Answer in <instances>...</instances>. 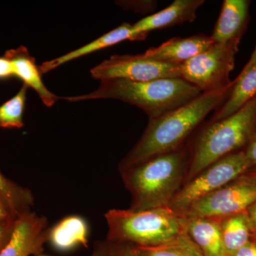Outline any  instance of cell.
<instances>
[{
	"label": "cell",
	"instance_id": "cell-1",
	"mask_svg": "<svg viewBox=\"0 0 256 256\" xmlns=\"http://www.w3.org/2000/svg\"><path fill=\"white\" fill-rule=\"evenodd\" d=\"M232 86L203 92L185 105L158 118L149 120L142 137L120 162L119 169L184 146L188 136L205 118L223 104Z\"/></svg>",
	"mask_w": 256,
	"mask_h": 256
},
{
	"label": "cell",
	"instance_id": "cell-2",
	"mask_svg": "<svg viewBox=\"0 0 256 256\" xmlns=\"http://www.w3.org/2000/svg\"><path fill=\"white\" fill-rule=\"evenodd\" d=\"M190 151L188 146L119 169L124 188L131 195L130 210L169 207L184 183Z\"/></svg>",
	"mask_w": 256,
	"mask_h": 256
},
{
	"label": "cell",
	"instance_id": "cell-3",
	"mask_svg": "<svg viewBox=\"0 0 256 256\" xmlns=\"http://www.w3.org/2000/svg\"><path fill=\"white\" fill-rule=\"evenodd\" d=\"M203 92L182 78L149 82L110 79L100 82L96 90L84 95L64 97L70 102L116 99L142 109L149 120L158 118L185 105Z\"/></svg>",
	"mask_w": 256,
	"mask_h": 256
},
{
	"label": "cell",
	"instance_id": "cell-4",
	"mask_svg": "<svg viewBox=\"0 0 256 256\" xmlns=\"http://www.w3.org/2000/svg\"><path fill=\"white\" fill-rule=\"evenodd\" d=\"M256 134V96L235 114L210 122L197 134L188 146L190 158L184 183L217 160L248 144Z\"/></svg>",
	"mask_w": 256,
	"mask_h": 256
},
{
	"label": "cell",
	"instance_id": "cell-5",
	"mask_svg": "<svg viewBox=\"0 0 256 256\" xmlns=\"http://www.w3.org/2000/svg\"><path fill=\"white\" fill-rule=\"evenodd\" d=\"M106 238L136 247H156L188 234L185 217L170 207L142 210L112 208L104 214Z\"/></svg>",
	"mask_w": 256,
	"mask_h": 256
},
{
	"label": "cell",
	"instance_id": "cell-6",
	"mask_svg": "<svg viewBox=\"0 0 256 256\" xmlns=\"http://www.w3.org/2000/svg\"><path fill=\"white\" fill-rule=\"evenodd\" d=\"M252 170L245 151L235 152L210 164L176 194L170 208L180 214L203 197L220 190L240 175Z\"/></svg>",
	"mask_w": 256,
	"mask_h": 256
},
{
	"label": "cell",
	"instance_id": "cell-7",
	"mask_svg": "<svg viewBox=\"0 0 256 256\" xmlns=\"http://www.w3.org/2000/svg\"><path fill=\"white\" fill-rule=\"evenodd\" d=\"M239 43L214 44L181 64V78L202 92H217L232 86L234 82H230L229 76L234 68Z\"/></svg>",
	"mask_w": 256,
	"mask_h": 256
},
{
	"label": "cell",
	"instance_id": "cell-8",
	"mask_svg": "<svg viewBox=\"0 0 256 256\" xmlns=\"http://www.w3.org/2000/svg\"><path fill=\"white\" fill-rule=\"evenodd\" d=\"M256 202V169L198 200L181 215L223 218L246 212Z\"/></svg>",
	"mask_w": 256,
	"mask_h": 256
},
{
	"label": "cell",
	"instance_id": "cell-9",
	"mask_svg": "<svg viewBox=\"0 0 256 256\" xmlns=\"http://www.w3.org/2000/svg\"><path fill=\"white\" fill-rule=\"evenodd\" d=\"M181 65L162 63L152 60L144 54L114 55L90 70L94 78L100 82L124 79L149 82L160 78H181Z\"/></svg>",
	"mask_w": 256,
	"mask_h": 256
},
{
	"label": "cell",
	"instance_id": "cell-10",
	"mask_svg": "<svg viewBox=\"0 0 256 256\" xmlns=\"http://www.w3.org/2000/svg\"><path fill=\"white\" fill-rule=\"evenodd\" d=\"M50 226L44 216L28 212L16 220L10 242L0 256H40L48 242Z\"/></svg>",
	"mask_w": 256,
	"mask_h": 256
},
{
	"label": "cell",
	"instance_id": "cell-11",
	"mask_svg": "<svg viewBox=\"0 0 256 256\" xmlns=\"http://www.w3.org/2000/svg\"><path fill=\"white\" fill-rule=\"evenodd\" d=\"M210 36L204 34L180 38L175 37L158 47L149 48L144 54L152 60L181 65L214 44Z\"/></svg>",
	"mask_w": 256,
	"mask_h": 256
},
{
	"label": "cell",
	"instance_id": "cell-12",
	"mask_svg": "<svg viewBox=\"0 0 256 256\" xmlns=\"http://www.w3.org/2000/svg\"><path fill=\"white\" fill-rule=\"evenodd\" d=\"M204 2V0H175L168 8L132 24L133 28L140 34L148 35L152 30L192 22L196 20L197 10Z\"/></svg>",
	"mask_w": 256,
	"mask_h": 256
},
{
	"label": "cell",
	"instance_id": "cell-13",
	"mask_svg": "<svg viewBox=\"0 0 256 256\" xmlns=\"http://www.w3.org/2000/svg\"><path fill=\"white\" fill-rule=\"evenodd\" d=\"M247 0H224L210 38L217 44L240 42L248 18Z\"/></svg>",
	"mask_w": 256,
	"mask_h": 256
},
{
	"label": "cell",
	"instance_id": "cell-14",
	"mask_svg": "<svg viewBox=\"0 0 256 256\" xmlns=\"http://www.w3.org/2000/svg\"><path fill=\"white\" fill-rule=\"evenodd\" d=\"M148 35L140 34L134 31L132 24L124 23L118 28L111 30L105 34L96 38L90 43L84 45L77 50H72L62 56L44 62L40 66L41 74H46L54 69L58 68L66 63L94 53L98 50H104L108 47L114 46L126 40H144Z\"/></svg>",
	"mask_w": 256,
	"mask_h": 256
},
{
	"label": "cell",
	"instance_id": "cell-15",
	"mask_svg": "<svg viewBox=\"0 0 256 256\" xmlns=\"http://www.w3.org/2000/svg\"><path fill=\"white\" fill-rule=\"evenodd\" d=\"M4 56L13 64L14 76L21 79L26 86L34 89L47 107L54 105L58 98L45 86L40 67L37 66L34 58L30 54L26 47L21 46L6 50Z\"/></svg>",
	"mask_w": 256,
	"mask_h": 256
},
{
	"label": "cell",
	"instance_id": "cell-16",
	"mask_svg": "<svg viewBox=\"0 0 256 256\" xmlns=\"http://www.w3.org/2000/svg\"><path fill=\"white\" fill-rule=\"evenodd\" d=\"M184 217L186 232L204 256H228L222 239L220 218Z\"/></svg>",
	"mask_w": 256,
	"mask_h": 256
},
{
	"label": "cell",
	"instance_id": "cell-17",
	"mask_svg": "<svg viewBox=\"0 0 256 256\" xmlns=\"http://www.w3.org/2000/svg\"><path fill=\"white\" fill-rule=\"evenodd\" d=\"M89 226L78 215H70L50 227L48 242L60 252H68L78 246H88Z\"/></svg>",
	"mask_w": 256,
	"mask_h": 256
},
{
	"label": "cell",
	"instance_id": "cell-18",
	"mask_svg": "<svg viewBox=\"0 0 256 256\" xmlns=\"http://www.w3.org/2000/svg\"><path fill=\"white\" fill-rule=\"evenodd\" d=\"M256 96V66L239 74L226 100L217 108L210 122L220 120L235 114Z\"/></svg>",
	"mask_w": 256,
	"mask_h": 256
},
{
	"label": "cell",
	"instance_id": "cell-19",
	"mask_svg": "<svg viewBox=\"0 0 256 256\" xmlns=\"http://www.w3.org/2000/svg\"><path fill=\"white\" fill-rule=\"evenodd\" d=\"M220 230L226 252L230 256L252 239L247 210L220 218Z\"/></svg>",
	"mask_w": 256,
	"mask_h": 256
},
{
	"label": "cell",
	"instance_id": "cell-20",
	"mask_svg": "<svg viewBox=\"0 0 256 256\" xmlns=\"http://www.w3.org/2000/svg\"><path fill=\"white\" fill-rule=\"evenodd\" d=\"M0 195L16 217L31 212L34 196L31 190L6 178L0 171Z\"/></svg>",
	"mask_w": 256,
	"mask_h": 256
},
{
	"label": "cell",
	"instance_id": "cell-21",
	"mask_svg": "<svg viewBox=\"0 0 256 256\" xmlns=\"http://www.w3.org/2000/svg\"><path fill=\"white\" fill-rule=\"evenodd\" d=\"M140 256H204L188 234L156 247H136Z\"/></svg>",
	"mask_w": 256,
	"mask_h": 256
},
{
	"label": "cell",
	"instance_id": "cell-22",
	"mask_svg": "<svg viewBox=\"0 0 256 256\" xmlns=\"http://www.w3.org/2000/svg\"><path fill=\"white\" fill-rule=\"evenodd\" d=\"M28 87L23 84L18 94L0 106V127L22 128Z\"/></svg>",
	"mask_w": 256,
	"mask_h": 256
},
{
	"label": "cell",
	"instance_id": "cell-23",
	"mask_svg": "<svg viewBox=\"0 0 256 256\" xmlns=\"http://www.w3.org/2000/svg\"><path fill=\"white\" fill-rule=\"evenodd\" d=\"M90 256H140V254L134 246L106 238L95 242Z\"/></svg>",
	"mask_w": 256,
	"mask_h": 256
},
{
	"label": "cell",
	"instance_id": "cell-24",
	"mask_svg": "<svg viewBox=\"0 0 256 256\" xmlns=\"http://www.w3.org/2000/svg\"><path fill=\"white\" fill-rule=\"evenodd\" d=\"M18 218L0 220V252L11 238Z\"/></svg>",
	"mask_w": 256,
	"mask_h": 256
},
{
	"label": "cell",
	"instance_id": "cell-25",
	"mask_svg": "<svg viewBox=\"0 0 256 256\" xmlns=\"http://www.w3.org/2000/svg\"><path fill=\"white\" fill-rule=\"evenodd\" d=\"M14 76V67L11 60L3 56L0 57V80Z\"/></svg>",
	"mask_w": 256,
	"mask_h": 256
},
{
	"label": "cell",
	"instance_id": "cell-26",
	"mask_svg": "<svg viewBox=\"0 0 256 256\" xmlns=\"http://www.w3.org/2000/svg\"><path fill=\"white\" fill-rule=\"evenodd\" d=\"M230 256H256V242L250 240Z\"/></svg>",
	"mask_w": 256,
	"mask_h": 256
},
{
	"label": "cell",
	"instance_id": "cell-27",
	"mask_svg": "<svg viewBox=\"0 0 256 256\" xmlns=\"http://www.w3.org/2000/svg\"><path fill=\"white\" fill-rule=\"evenodd\" d=\"M244 151L252 164V169H256V134L252 138L250 142L247 144L246 149Z\"/></svg>",
	"mask_w": 256,
	"mask_h": 256
},
{
	"label": "cell",
	"instance_id": "cell-28",
	"mask_svg": "<svg viewBox=\"0 0 256 256\" xmlns=\"http://www.w3.org/2000/svg\"><path fill=\"white\" fill-rule=\"evenodd\" d=\"M4 198L0 195V220H10L18 218Z\"/></svg>",
	"mask_w": 256,
	"mask_h": 256
},
{
	"label": "cell",
	"instance_id": "cell-29",
	"mask_svg": "<svg viewBox=\"0 0 256 256\" xmlns=\"http://www.w3.org/2000/svg\"><path fill=\"white\" fill-rule=\"evenodd\" d=\"M247 214L252 226V238H254L256 236V202L248 208Z\"/></svg>",
	"mask_w": 256,
	"mask_h": 256
},
{
	"label": "cell",
	"instance_id": "cell-30",
	"mask_svg": "<svg viewBox=\"0 0 256 256\" xmlns=\"http://www.w3.org/2000/svg\"><path fill=\"white\" fill-rule=\"evenodd\" d=\"M255 66H256V46L254 52H252L250 60H249L248 62L246 64L245 66H244V69H242V72H240V73H244V72H247V70L252 68V67Z\"/></svg>",
	"mask_w": 256,
	"mask_h": 256
},
{
	"label": "cell",
	"instance_id": "cell-31",
	"mask_svg": "<svg viewBox=\"0 0 256 256\" xmlns=\"http://www.w3.org/2000/svg\"><path fill=\"white\" fill-rule=\"evenodd\" d=\"M252 240H256V236L254 237V238H252Z\"/></svg>",
	"mask_w": 256,
	"mask_h": 256
},
{
	"label": "cell",
	"instance_id": "cell-32",
	"mask_svg": "<svg viewBox=\"0 0 256 256\" xmlns=\"http://www.w3.org/2000/svg\"><path fill=\"white\" fill-rule=\"evenodd\" d=\"M41 256V255H40V256Z\"/></svg>",
	"mask_w": 256,
	"mask_h": 256
}]
</instances>
